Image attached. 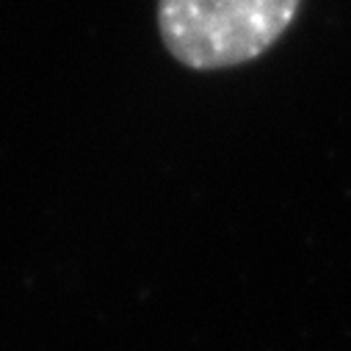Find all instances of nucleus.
<instances>
[{"label":"nucleus","mask_w":351,"mask_h":351,"mask_svg":"<svg viewBox=\"0 0 351 351\" xmlns=\"http://www.w3.org/2000/svg\"><path fill=\"white\" fill-rule=\"evenodd\" d=\"M302 0H158L166 53L194 69L221 72L266 56L296 23Z\"/></svg>","instance_id":"f257e3e1"}]
</instances>
